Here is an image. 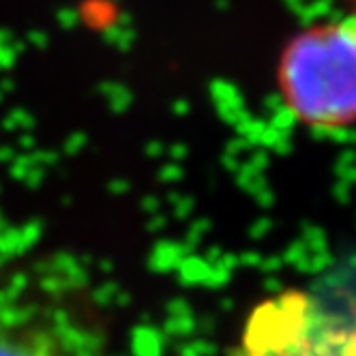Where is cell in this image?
I'll return each mask as SVG.
<instances>
[{"label":"cell","mask_w":356,"mask_h":356,"mask_svg":"<svg viewBox=\"0 0 356 356\" xmlns=\"http://www.w3.org/2000/svg\"><path fill=\"white\" fill-rule=\"evenodd\" d=\"M279 86L305 124L341 129L356 122V26L318 24L296 35L279 65Z\"/></svg>","instance_id":"1"},{"label":"cell","mask_w":356,"mask_h":356,"mask_svg":"<svg viewBox=\"0 0 356 356\" xmlns=\"http://www.w3.org/2000/svg\"><path fill=\"white\" fill-rule=\"evenodd\" d=\"M350 22H352V24H354V26H356V11H354V17H352Z\"/></svg>","instance_id":"4"},{"label":"cell","mask_w":356,"mask_h":356,"mask_svg":"<svg viewBox=\"0 0 356 356\" xmlns=\"http://www.w3.org/2000/svg\"><path fill=\"white\" fill-rule=\"evenodd\" d=\"M236 356H356V326L309 294L286 292L251 314Z\"/></svg>","instance_id":"2"},{"label":"cell","mask_w":356,"mask_h":356,"mask_svg":"<svg viewBox=\"0 0 356 356\" xmlns=\"http://www.w3.org/2000/svg\"><path fill=\"white\" fill-rule=\"evenodd\" d=\"M78 314L39 296L0 298V356H99Z\"/></svg>","instance_id":"3"}]
</instances>
